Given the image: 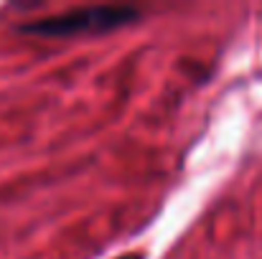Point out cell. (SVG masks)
Segmentation results:
<instances>
[{
	"mask_svg": "<svg viewBox=\"0 0 262 259\" xmlns=\"http://www.w3.org/2000/svg\"><path fill=\"white\" fill-rule=\"evenodd\" d=\"M140 18V10L133 5H87L74 8L59 15L38 18L20 26V33L46 36V38H69L82 33H107L122 26H130Z\"/></svg>",
	"mask_w": 262,
	"mask_h": 259,
	"instance_id": "1",
	"label": "cell"
},
{
	"mask_svg": "<svg viewBox=\"0 0 262 259\" xmlns=\"http://www.w3.org/2000/svg\"><path fill=\"white\" fill-rule=\"evenodd\" d=\"M117 259H145V254H125V257H117Z\"/></svg>",
	"mask_w": 262,
	"mask_h": 259,
	"instance_id": "2",
	"label": "cell"
}]
</instances>
